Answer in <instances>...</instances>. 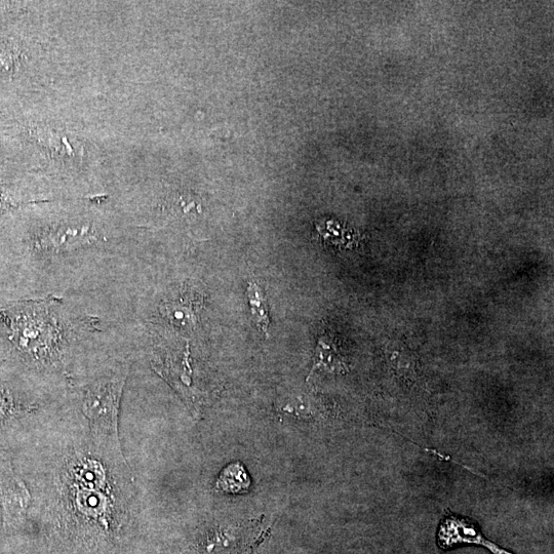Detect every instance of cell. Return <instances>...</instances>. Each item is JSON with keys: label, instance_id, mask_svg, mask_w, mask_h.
Masks as SVG:
<instances>
[{"label": "cell", "instance_id": "7a4b0ae2", "mask_svg": "<svg viewBox=\"0 0 554 554\" xmlns=\"http://www.w3.org/2000/svg\"><path fill=\"white\" fill-rule=\"evenodd\" d=\"M30 501L31 495L15 472L11 460L0 458V506L6 529L16 528L23 523Z\"/></svg>", "mask_w": 554, "mask_h": 554}, {"label": "cell", "instance_id": "3957f363", "mask_svg": "<svg viewBox=\"0 0 554 554\" xmlns=\"http://www.w3.org/2000/svg\"><path fill=\"white\" fill-rule=\"evenodd\" d=\"M98 234L85 225L56 227L34 237L30 252L38 255H58L94 244Z\"/></svg>", "mask_w": 554, "mask_h": 554}, {"label": "cell", "instance_id": "8992f818", "mask_svg": "<svg viewBox=\"0 0 554 554\" xmlns=\"http://www.w3.org/2000/svg\"><path fill=\"white\" fill-rule=\"evenodd\" d=\"M248 298L255 324L265 335H268L270 326L269 307L265 294L258 284H249Z\"/></svg>", "mask_w": 554, "mask_h": 554}, {"label": "cell", "instance_id": "5b68a950", "mask_svg": "<svg viewBox=\"0 0 554 554\" xmlns=\"http://www.w3.org/2000/svg\"><path fill=\"white\" fill-rule=\"evenodd\" d=\"M251 487V479L245 467L239 463L226 466L217 481V489L228 494H244Z\"/></svg>", "mask_w": 554, "mask_h": 554}, {"label": "cell", "instance_id": "52a82bcc", "mask_svg": "<svg viewBox=\"0 0 554 554\" xmlns=\"http://www.w3.org/2000/svg\"><path fill=\"white\" fill-rule=\"evenodd\" d=\"M12 64V57L10 53L5 50H0V73L10 68Z\"/></svg>", "mask_w": 554, "mask_h": 554}, {"label": "cell", "instance_id": "6da1fadb", "mask_svg": "<svg viewBox=\"0 0 554 554\" xmlns=\"http://www.w3.org/2000/svg\"><path fill=\"white\" fill-rule=\"evenodd\" d=\"M129 367L118 369L111 377L91 385L85 394L84 413L89 421L95 452L116 466L128 464L124 458L118 418Z\"/></svg>", "mask_w": 554, "mask_h": 554}, {"label": "cell", "instance_id": "277c9868", "mask_svg": "<svg viewBox=\"0 0 554 554\" xmlns=\"http://www.w3.org/2000/svg\"><path fill=\"white\" fill-rule=\"evenodd\" d=\"M438 543L443 549L469 543L485 546L494 554H512L488 540L476 524L455 516L446 518L442 522L438 533Z\"/></svg>", "mask_w": 554, "mask_h": 554}]
</instances>
